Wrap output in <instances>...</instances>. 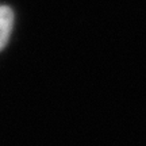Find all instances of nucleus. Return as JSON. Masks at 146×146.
<instances>
[{"instance_id":"nucleus-1","label":"nucleus","mask_w":146,"mask_h":146,"mask_svg":"<svg viewBox=\"0 0 146 146\" xmlns=\"http://www.w3.org/2000/svg\"><path fill=\"white\" fill-rule=\"evenodd\" d=\"M14 26V12L7 5H0V52L10 39Z\"/></svg>"}]
</instances>
